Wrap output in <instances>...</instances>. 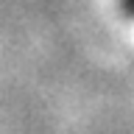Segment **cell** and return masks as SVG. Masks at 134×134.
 <instances>
[{
    "label": "cell",
    "mask_w": 134,
    "mask_h": 134,
    "mask_svg": "<svg viewBox=\"0 0 134 134\" xmlns=\"http://www.w3.org/2000/svg\"><path fill=\"white\" fill-rule=\"evenodd\" d=\"M120 6H123L126 14H131V17H134V0H120Z\"/></svg>",
    "instance_id": "cell-1"
}]
</instances>
